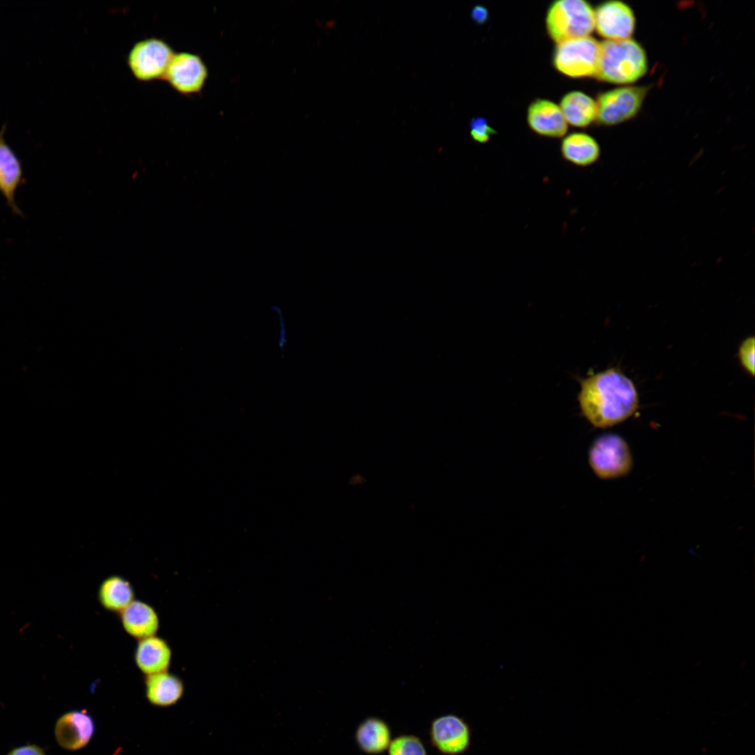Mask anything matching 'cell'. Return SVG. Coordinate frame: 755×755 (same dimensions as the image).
<instances>
[{
    "label": "cell",
    "mask_w": 755,
    "mask_h": 755,
    "mask_svg": "<svg viewBox=\"0 0 755 755\" xmlns=\"http://www.w3.org/2000/svg\"><path fill=\"white\" fill-rule=\"evenodd\" d=\"M354 738L359 750L368 755L382 754L392 740L389 724L378 717H368L359 723Z\"/></svg>",
    "instance_id": "e0dca14e"
},
{
    "label": "cell",
    "mask_w": 755,
    "mask_h": 755,
    "mask_svg": "<svg viewBox=\"0 0 755 755\" xmlns=\"http://www.w3.org/2000/svg\"><path fill=\"white\" fill-rule=\"evenodd\" d=\"M577 400L582 415L592 426L600 429L626 420L639 405L634 383L615 368L582 379Z\"/></svg>",
    "instance_id": "6da1fadb"
},
{
    "label": "cell",
    "mask_w": 755,
    "mask_h": 755,
    "mask_svg": "<svg viewBox=\"0 0 755 755\" xmlns=\"http://www.w3.org/2000/svg\"><path fill=\"white\" fill-rule=\"evenodd\" d=\"M145 696L150 704L169 707L176 704L184 694L182 680L168 671L145 676Z\"/></svg>",
    "instance_id": "2e32d148"
},
{
    "label": "cell",
    "mask_w": 755,
    "mask_h": 755,
    "mask_svg": "<svg viewBox=\"0 0 755 755\" xmlns=\"http://www.w3.org/2000/svg\"><path fill=\"white\" fill-rule=\"evenodd\" d=\"M119 615L124 631L138 640L156 635L159 630L157 611L143 601L134 599Z\"/></svg>",
    "instance_id": "9a60e30c"
},
{
    "label": "cell",
    "mask_w": 755,
    "mask_h": 755,
    "mask_svg": "<svg viewBox=\"0 0 755 755\" xmlns=\"http://www.w3.org/2000/svg\"><path fill=\"white\" fill-rule=\"evenodd\" d=\"M645 87H623L605 92L596 101L597 121L611 126L634 117L640 109L646 96Z\"/></svg>",
    "instance_id": "52a82bcc"
},
{
    "label": "cell",
    "mask_w": 755,
    "mask_h": 755,
    "mask_svg": "<svg viewBox=\"0 0 755 755\" xmlns=\"http://www.w3.org/2000/svg\"><path fill=\"white\" fill-rule=\"evenodd\" d=\"M95 723L85 710H71L62 714L56 721L55 736L59 745L75 751L85 747L95 733Z\"/></svg>",
    "instance_id": "8fae6325"
},
{
    "label": "cell",
    "mask_w": 755,
    "mask_h": 755,
    "mask_svg": "<svg viewBox=\"0 0 755 755\" xmlns=\"http://www.w3.org/2000/svg\"><path fill=\"white\" fill-rule=\"evenodd\" d=\"M208 76L207 66L198 55L181 52L175 53L164 79L182 95L201 92Z\"/></svg>",
    "instance_id": "ba28073f"
},
{
    "label": "cell",
    "mask_w": 755,
    "mask_h": 755,
    "mask_svg": "<svg viewBox=\"0 0 755 755\" xmlns=\"http://www.w3.org/2000/svg\"><path fill=\"white\" fill-rule=\"evenodd\" d=\"M432 745L444 755H461L471 742V730L461 717L447 714L432 720L429 729Z\"/></svg>",
    "instance_id": "9c48e42d"
},
{
    "label": "cell",
    "mask_w": 755,
    "mask_h": 755,
    "mask_svg": "<svg viewBox=\"0 0 755 755\" xmlns=\"http://www.w3.org/2000/svg\"><path fill=\"white\" fill-rule=\"evenodd\" d=\"M471 138L476 142L484 143L495 134V131L484 117H475L470 123Z\"/></svg>",
    "instance_id": "603a6c76"
},
{
    "label": "cell",
    "mask_w": 755,
    "mask_h": 755,
    "mask_svg": "<svg viewBox=\"0 0 755 755\" xmlns=\"http://www.w3.org/2000/svg\"><path fill=\"white\" fill-rule=\"evenodd\" d=\"M546 27L556 43L589 36L594 29V10L583 0H560L549 8Z\"/></svg>",
    "instance_id": "3957f363"
},
{
    "label": "cell",
    "mask_w": 755,
    "mask_h": 755,
    "mask_svg": "<svg viewBox=\"0 0 755 755\" xmlns=\"http://www.w3.org/2000/svg\"><path fill=\"white\" fill-rule=\"evenodd\" d=\"M754 336L747 337L740 345L738 358L743 368L752 376L754 375Z\"/></svg>",
    "instance_id": "7402d4cb"
},
{
    "label": "cell",
    "mask_w": 755,
    "mask_h": 755,
    "mask_svg": "<svg viewBox=\"0 0 755 755\" xmlns=\"http://www.w3.org/2000/svg\"><path fill=\"white\" fill-rule=\"evenodd\" d=\"M388 755H428L422 740L412 734L400 735L391 740Z\"/></svg>",
    "instance_id": "44dd1931"
},
{
    "label": "cell",
    "mask_w": 755,
    "mask_h": 755,
    "mask_svg": "<svg viewBox=\"0 0 755 755\" xmlns=\"http://www.w3.org/2000/svg\"><path fill=\"white\" fill-rule=\"evenodd\" d=\"M6 755H45L43 749L36 745H25L15 747Z\"/></svg>",
    "instance_id": "cb8c5ba5"
},
{
    "label": "cell",
    "mask_w": 755,
    "mask_h": 755,
    "mask_svg": "<svg viewBox=\"0 0 755 755\" xmlns=\"http://www.w3.org/2000/svg\"><path fill=\"white\" fill-rule=\"evenodd\" d=\"M527 122L536 134L551 138L564 136L568 123L556 103L545 99H537L528 108Z\"/></svg>",
    "instance_id": "4fadbf2b"
},
{
    "label": "cell",
    "mask_w": 755,
    "mask_h": 755,
    "mask_svg": "<svg viewBox=\"0 0 755 755\" xmlns=\"http://www.w3.org/2000/svg\"><path fill=\"white\" fill-rule=\"evenodd\" d=\"M171 658L172 650L165 639L153 635L138 640L134 661L145 676L168 671Z\"/></svg>",
    "instance_id": "5bb4252c"
},
{
    "label": "cell",
    "mask_w": 755,
    "mask_h": 755,
    "mask_svg": "<svg viewBox=\"0 0 755 755\" xmlns=\"http://www.w3.org/2000/svg\"><path fill=\"white\" fill-rule=\"evenodd\" d=\"M561 153L566 161L577 166L586 167L598 159L601 150L592 136L584 133H573L562 141Z\"/></svg>",
    "instance_id": "d6986e66"
},
{
    "label": "cell",
    "mask_w": 755,
    "mask_h": 755,
    "mask_svg": "<svg viewBox=\"0 0 755 755\" xmlns=\"http://www.w3.org/2000/svg\"><path fill=\"white\" fill-rule=\"evenodd\" d=\"M174 54L164 40L145 38L132 46L127 56V64L135 78L140 81L164 79Z\"/></svg>",
    "instance_id": "8992f818"
},
{
    "label": "cell",
    "mask_w": 755,
    "mask_h": 755,
    "mask_svg": "<svg viewBox=\"0 0 755 755\" xmlns=\"http://www.w3.org/2000/svg\"><path fill=\"white\" fill-rule=\"evenodd\" d=\"M271 309L275 310L277 312V314H278V315L279 317L280 329L279 338H278V346L281 350V352H283L284 350H285V346L286 342H287L286 341L287 340V329H286V325L285 324V319L283 318V315L282 314V312H281V310L280 309V308L274 305V306L271 307Z\"/></svg>",
    "instance_id": "d4e9b609"
},
{
    "label": "cell",
    "mask_w": 755,
    "mask_h": 755,
    "mask_svg": "<svg viewBox=\"0 0 755 755\" xmlns=\"http://www.w3.org/2000/svg\"><path fill=\"white\" fill-rule=\"evenodd\" d=\"M471 17L475 22L482 24L487 20L488 12L484 6H475L471 10Z\"/></svg>",
    "instance_id": "484cf974"
},
{
    "label": "cell",
    "mask_w": 755,
    "mask_h": 755,
    "mask_svg": "<svg viewBox=\"0 0 755 755\" xmlns=\"http://www.w3.org/2000/svg\"><path fill=\"white\" fill-rule=\"evenodd\" d=\"M647 55L642 47L631 38L606 40L601 43L599 65L595 76L613 84H630L647 71Z\"/></svg>",
    "instance_id": "7a4b0ae2"
},
{
    "label": "cell",
    "mask_w": 755,
    "mask_h": 755,
    "mask_svg": "<svg viewBox=\"0 0 755 755\" xmlns=\"http://www.w3.org/2000/svg\"><path fill=\"white\" fill-rule=\"evenodd\" d=\"M559 107L566 122L575 127L588 126L596 119V101L580 91H573L566 94L562 98Z\"/></svg>",
    "instance_id": "ffe728a7"
},
{
    "label": "cell",
    "mask_w": 755,
    "mask_h": 755,
    "mask_svg": "<svg viewBox=\"0 0 755 755\" xmlns=\"http://www.w3.org/2000/svg\"><path fill=\"white\" fill-rule=\"evenodd\" d=\"M588 461L594 473L602 480L625 476L633 464L627 442L613 433L602 434L593 441L589 449Z\"/></svg>",
    "instance_id": "277c9868"
},
{
    "label": "cell",
    "mask_w": 755,
    "mask_h": 755,
    "mask_svg": "<svg viewBox=\"0 0 755 755\" xmlns=\"http://www.w3.org/2000/svg\"><path fill=\"white\" fill-rule=\"evenodd\" d=\"M134 588L130 582L122 576L113 575L106 577L100 584L97 597L106 610L120 614L135 598Z\"/></svg>",
    "instance_id": "ac0fdd59"
},
{
    "label": "cell",
    "mask_w": 755,
    "mask_h": 755,
    "mask_svg": "<svg viewBox=\"0 0 755 755\" xmlns=\"http://www.w3.org/2000/svg\"><path fill=\"white\" fill-rule=\"evenodd\" d=\"M6 129V127L4 125L0 131V193L11 211L23 217L15 200L16 191L23 180L22 166L20 159L4 138Z\"/></svg>",
    "instance_id": "7c38bea8"
},
{
    "label": "cell",
    "mask_w": 755,
    "mask_h": 755,
    "mask_svg": "<svg viewBox=\"0 0 755 755\" xmlns=\"http://www.w3.org/2000/svg\"><path fill=\"white\" fill-rule=\"evenodd\" d=\"M635 26L632 9L622 1H606L594 10V29L606 40L630 38Z\"/></svg>",
    "instance_id": "30bf717a"
},
{
    "label": "cell",
    "mask_w": 755,
    "mask_h": 755,
    "mask_svg": "<svg viewBox=\"0 0 755 755\" xmlns=\"http://www.w3.org/2000/svg\"><path fill=\"white\" fill-rule=\"evenodd\" d=\"M600 54L601 43L589 36L557 43L553 62L560 73L568 77L595 76Z\"/></svg>",
    "instance_id": "5b68a950"
}]
</instances>
